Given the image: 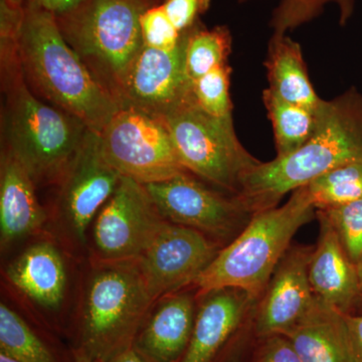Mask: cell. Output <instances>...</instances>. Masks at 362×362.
Segmentation results:
<instances>
[{"label": "cell", "mask_w": 362, "mask_h": 362, "mask_svg": "<svg viewBox=\"0 0 362 362\" xmlns=\"http://www.w3.org/2000/svg\"><path fill=\"white\" fill-rule=\"evenodd\" d=\"M35 183L25 166L8 150L0 158V235L2 247L42 228L45 209L35 194Z\"/></svg>", "instance_id": "18"}, {"label": "cell", "mask_w": 362, "mask_h": 362, "mask_svg": "<svg viewBox=\"0 0 362 362\" xmlns=\"http://www.w3.org/2000/svg\"><path fill=\"white\" fill-rule=\"evenodd\" d=\"M356 362H362V314H344Z\"/></svg>", "instance_id": "33"}, {"label": "cell", "mask_w": 362, "mask_h": 362, "mask_svg": "<svg viewBox=\"0 0 362 362\" xmlns=\"http://www.w3.org/2000/svg\"><path fill=\"white\" fill-rule=\"evenodd\" d=\"M195 301L189 292L168 295L143 324L132 349L145 362H180L194 331Z\"/></svg>", "instance_id": "17"}, {"label": "cell", "mask_w": 362, "mask_h": 362, "mask_svg": "<svg viewBox=\"0 0 362 362\" xmlns=\"http://www.w3.org/2000/svg\"><path fill=\"white\" fill-rule=\"evenodd\" d=\"M315 218L306 185L294 190L283 206L255 213L242 233L221 247L195 287L199 293L238 288L259 299L293 238Z\"/></svg>", "instance_id": "4"}, {"label": "cell", "mask_w": 362, "mask_h": 362, "mask_svg": "<svg viewBox=\"0 0 362 362\" xmlns=\"http://www.w3.org/2000/svg\"><path fill=\"white\" fill-rule=\"evenodd\" d=\"M143 44L158 49H173L180 44L183 33L176 30L161 4L145 11L140 20Z\"/></svg>", "instance_id": "29"}, {"label": "cell", "mask_w": 362, "mask_h": 362, "mask_svg": "<svg viewBox=\"0 0 362 362\" xmlns=\"http://www.w3.org/2000/svg\"><path fill=\"white\" fill-rule=\"evenodd\" d=\"M18 1L32 2L35 6L42 7L54 16H63L70 13L80 6L84 0H18Z\"/></svg>", "instance_id": "34"}, {"label": "cell", "mask_w": 362, "mask_h": 362, "mask_svg": "<svg viewBox=\"0 0 362 362\" xmlns=\"http://www.w3.org/2000/svg\"><path fill=\"white\" fill-rule=\"evenodd\" d=\"M264 66L267 89L290 103L310 110L318 108L322 99L309 78L301 45L289 35L272 33Z\"/></svg>", "instance_id": "21"}, {"label": "cell", "mask_w": 362, "mask_h": 362, "mask_svg": "<svg viewBox=\"0 0 362 362\" xmlns=\"http://www.w3.org/2000/svg\"><path fill=\"white\" fill-rule=\"evenodd\" d=\"M164 220L194 228L223 247L230 244L254 214L237 195L223 194L185 171L169 180L143 185Z\"/></svg>", "instance_id": "9"}, {"label": "cell", "mask_w": 362, "mask_h": 362, "mask_svg": "<svg viewBox=\"0 0 362 362\" xmlns=\"http://www.w3.org/2000/svg\"><path fill=\"white\" fill-rule=\"evenodd\" d=\"M257 337L254 330V312L230 339L216 362H249Z\"/></svg>", "instance_id": "32"}, {"label": "cell", "mask_w": 362, "mask_h": 362, "mask_svg": "<svg viewBox=\"0 0 362 362\" xmlns=\"http://www.w3.org/2000/svg\"><path fill=\"white\" fill-rule=\"evenodd\" d=\"M162 0H84L56 16L64 39L95 80L118 104L133 62L141 51L140 20Z\"/></svg>", "instance_id": "5"}, {"label": "cell", "mask_w": 362, "mask_h": 362, "mask_svg": "<svg viewBox=\"0 0 362 362\" xmlns=\"http://www.w3.org/2000/svg\"><path fill=\"white\" fill-rule=\"evenodd\" d=\"M264 106L273 127L277 157L289 156L303 146L313 134L316 126V110L281 99L265 89Z\"/></svg>", "instance_id": "22"}, {"label": "cell", "mask_w": 362, "mask_h": 362, "mask_svg": "<svg viewBox=\"0 0 362 362\" xmlns=\"http://www.w3.org/2000/svg\"><path fill=\"white\" fill-rule=\"evenodd\" d=\"M0 362H18L16 359L11 358V356H6L4 352H0Z\"/></svg>", "instance_id": "37"}, {"label": "cell", "mask_w": 362, "mask_h": 362, "mask_svg": "<svg viewBox=\"0 0 362 362\" xmlns=\"http://www.w3.org/2000/svg\"><path fill=\"white\" fill-rule=\"evenodd\" d=\"M187 32L173 49L143 45L124 81L119 108H134L164 117L192 95L185 69Z\"/></svg>", "instance_id": "12"}, {"label": "cell", "mask_w": 362, "mask_h": 362, "mask_svg": "<svg viewBox=\"0 0 362 362\" xmlns=\"http://www.w3.org/2000/svg\"><path fill=\"white\" fill-rule=\"evenodd\" d=\"M18 57L33 94L77 117L93 132L100 134L119 110L114 98L64 39L56 16L32 2L23 1Z\"/></svg>", "instance_id": "2"}, {"label": "cell", "mask_w": 362, "mask_h": 362, "mask_svg": "<svg viewBox=\"0 0 362 362\" xmlns=\"http://www.w3.org/2000/svg\"><path fill=\"white\" fill-rule=\"evenodd\" d=\"M356 308L362 309V294L361 298H359L358 303H357Z\"/></svg>", "instance_id": "39"}, {"label": "cell", "mask_w": 362, "mask_h": 362, "mask_svg": "<svg viewBox=\"0 0 362 362\" xmlns=\"http://www.w3.org/2000/svg\"><path fill=\"white\" fill-rule=\"evenodd\" d=\"M316 218L319 235L308 266L312 291L321 303L342 313H354L362 293L356 266L350 261L325 214L316 211Z\"/></svg>", "instance_id": "16"}, {"label": "cell", "mask_w": 362, "mask_h": 362, "mask_svg": "<svg viewBox=\"0 0 362 362\" xmlns=\"http://www.w3.org/2000/svg\"><path fill=\"white\" fill-rule=\"evenodd\" d=\"M211 0H162L161 6L173 25L182 33L192 30L211 8Z\"/></svg>", "instance_id": "31"}, {"label": "cell", "mask_w": 362, "mask_h": 362, "mask_svg": "<svg viewBox=\"0 0 362 362\" xmlns=\"http://www.w3.org/2000/svg\"><path fill=\"white\" fill-rule=\"evenodd\" d=\"M105 160L122 176L158 182L185 173L163 117L119 108L99 134Z\"/></svg>", "instance_id": "8"}, {"label": "cell", "mask_w": 362, "mask_h": 362, "mask_svg": "<svg viewBox=\"0 0 362 362\" xmlns=\"http://www.w3.org/2000/svg\"><path fill=\"white\" fill-rule=\"evenodd\" d=\"M362 163V94L351 87L316 110L313 134L289 156L259 162L237 197L252 214L279 206L286 194L343 165Z\"/></svg>", "instance_id": "1"}, {"label": "cell", "mask_w": 362, "mask_h": 362, "mask_svg": "<svg viewBox=\"0 0 362 362\" xmlns=\"http://www.w3.org/2000/svg\"><path fill=\"white\" fill-rule=\"evenodd\" d=\"M221 247L199 230L166 221L151 246L138 259L153 301L194 285Z\"/></svg>", "instance_id": "11"}, {"label": "cell", "mask_w": 362, "mask_h": 362, "mask_svg": "<svg viewBox=\"0 0 362 362\" xmlns=\"http://www.w3.org/2000/svg\"><path fill=\"white\" fill-rule=\"evenodd\" d=\"M122 175L105 160L99 134L89 131L78 156L59 182L58 211L78 242L118 187Z\"/></svg>", "instance_id": "13"}, {"label": "cell", "mask_w": 362, "mask_h": 362, "mask_svg": "<svg viewBox=\"0 0 362 362\" xmlns=\"http://www.w3.org/2000/svg\"><path fill=\"white\" fill-rule=\"evenodd\" d=\"M153 302L138 261H102L88 284L74 349L107 362L131 349Z\"/></svg>", "instance_id": "6"}, {"label": "cell", "mask_w": 362, "mask_h": 362, "mask_svg": "<svg viewBox=\"0 0 362 362\" xmlns=\"http://www.w3.org/2000/svg\"><path fill=\"white\" fill-rule=\"evenodd\" d=\"M344 314L316 299L309 313L284 333L302 362H356Z\"/></svg>", "instance_id": "19"}, {"label": "cell", "mask_w": 362, "mask_h": 362, "mask_svg": "<svg viewBox=\"0 0 362 362\" xmlns=\"http://www.w3.org/2000/svg\"><path fill=\"white\" fill-rule=\"evenodd\" d=\"M317 211L325 214L350 261L358 268L362 264V199Z\"/></svg>", "instance_id": "28"}, {"label": "cell", "mask_w": 362, "mask_h": 362, "mask_svg": "<svg viewBox=\"0 0 362 362\" xmlns=\"http://www.w3.org/2000/svg\"><path fill=\"white\" fill-rule=\"evenodd\" d=\"M107 362H145L141 357L138 356L137 352L131 347L112 357L110 361Z\"/></svg>", "instance_id": "35"}, {"label": "cell", "mask_w": 362, "mask_h": 362, "mask_svg": "<svg viewBox=\"0 0 362 362\" xmlns=\"http://www.w3.org/2000/svg\"><path fill=\"white\" fill-rule=\"evenodd\" d=\"M74 362H102L93 358L82 350L74 349Z\"/></svg>", "instance_id": "36"}, {"label": "cell", "mask_w": 362, "mask_h": 362, "mask_svg": "<svg viewBox=\"0 0 362 362\" xmlns=\"http://www.w3.org/2000/svg\"><path fill=\"white\" fill-rule=\"evenodd\" d=\"M252 0H238L240 4ZM328 6L338 11V23L349 25L356 13V0H278L271 13L269 26L273 33L289 35L320 18Z\"/></svg>", "instance_id": "25"}, {"label": "cell", "mask_w": 362, "mask_h": 362, "mask_svg": "<svg viewBox=\"0 0 362 362\" xmlns=\"http://www.w3.org/2000/svg\"><path fill=\"white\" fill-rule=\"evenodd\" d=\"M233 35L226 25L207 28L202 23L187 30L185 69L192 82L218 66L228 65Z\"/></svg>", "instance_id": "23"}, {"label": "cell", "mask_w": 362, "mask_h": 362, "mask_svg": "<svg viewBox=\"0 0 362 362\" xmlns=\"http://www.w3.org/2000/svg\"><path fill=\"white\" fill-rule=\"evenodd\" d=\"M166 221L144 185L122 176L97 214L94 243L98 254L102 261H138Z\"/></svg>", "instance_id": "10"}, {"label": "cell", "mask_w": 362, "mask_h": 362, "mask_svg": "<svg viewBox=\"0 0 362 362\" xmlns=\"http://www.w3.org/2000/svg\"><path fill=\"white\" fill-rule=\"evenodd\" d=\"M313 247L291 245L276 267L254 311L257 337L284 334L304 318L316 302L308 277Z\"/></svg>", "instance_id": "14"}, {"label": "cell", "mask_w": 362, "mask_h": 362, "mask_svg": "<svg viewBox=\"0 0 362 362\" xmlns=\"http://www.w3.org/2000/svg\"><path fill=\"white\" fill-rule=\"evenodd\" d=\"M163 119L183 168L226 194H239L243 178L261 162L243 146L233 121L207 114L192 93Z\"/></svg>", "instance_id": "7"}, {"label": "cell", "mask_w": 362, "mask_h": 362, "mask_svg": "<svg viewBox=\"0 0 362 362\" xmlns=\"http://www.w3.org/2000/svg\"><path fill=\"white\" fill-rule=\"evenodd\" d=\"M306 187L316 211L359 201L362 199V163L343 164Z\"/></svg>", "instance_id": "26"}, {"label": "cell", "mask_w": 362, "mask_h": 362, "mask_svg": "<svg viewBox=\"0 0 362 362\" xmlns=\"http://www.w3.org/2000/svg\"><path fill=\"white\" fill-rule=\"evenodd\" d=\"M249 362H302L289 338L284 334L257 337Z\"/></svg>", "instance_id": "30"}, {"label": "cell", "mask_w": 362, "mask_h": 362, "mask_svg": "<svg viewBox=\"0 0 362 362\" xmlns=\"http://www.w3.org/2000/svg\"><path fill=\"white\" fill-rule=\"evenodd\" d=\"M199 298L192 339L180 362H216L246 323L259 299L238 288H220Z\"/></svg>", "instance_id": "15"}, {"label": "cell", "mask_w": 362, "mask_h": 362, "mask_svg": "<svg viewBox=\"0 0 362 362\" xmlns=\"http://www.w3.org/2000/svg\"><path fill=\"white\" fill-rule=\"evenodd\" d=\"M0 352L18 362H64L23 317L0 305Z\"/></svg>", "instance_id": "24"}, {"label": "cell", "mask_w": 362, "mask_h": 362, "mask_svg": "<svg viewBox=\"0 0 362 362\" xmlns=\"http://www.w3.org/2000/svg\"><path fill=\"white\" fill-rule=\"evenodd\" d=\"M6 276L16 289L49 310L58 309L65 297V263L49 243L28 247L8 266Z\"/></svg>", "instance_id": "20"}, {"label": "cell", "mask_w": 362, "mask_h": 362, "mask_svg": "<svg viewBox=\"0 0 362 362\" xmlns=\"http://www.w3.org/2000/svg\"><path fill=\"white\" fill-rule=\"evenodd\" d=\"M357 272H358V276H359V281H361V291H362V264L361 266L357 268ZM362 294V293H361Z\"/></svg>", "instance_id": "38"}, {"label": "cell", "mask_w": 362, "mask_h": 362, "mask_svg": "<svg viewBox=\"0 0 362 362\" xmlns=\"http://www.w3.org/2000/svg\"><path fill=\"white\" fill-rule=\"evenodd\" d=\"M1 148L25 166L35 185H59L90 129L77 117L30 90L18 52H0Z\"/></svg>", "instance_id": "3"}, {"label": "cell", "mask_w": 362, "mask_h": 362, "mask_svg": "<svg viewBox=\"0 0 362 362\" xmlns=\"http://www.w3.org/2000/svg\"><path fill=\"white\" fill-rule=\"evenodd\" d=\"M230 75L232 68L228 64L214 69L192 82L195 103L207 114L221 120L233 121Z\"/></svg>", "instance_id": "27"}]
</instances>
